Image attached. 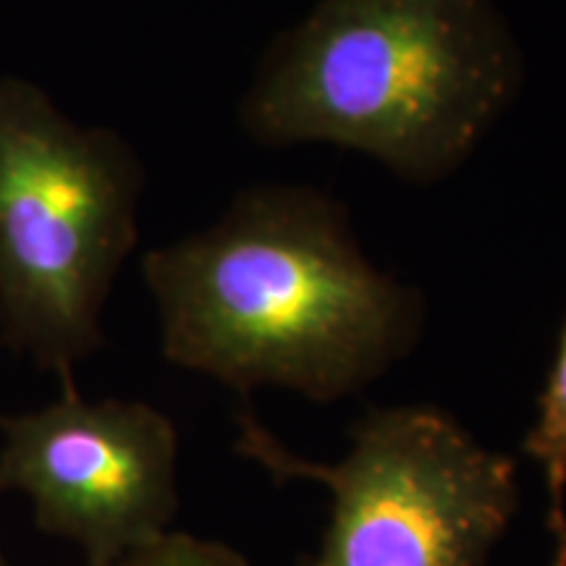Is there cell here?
I'll list each match as a JSON object with an SVG mask.
<instances>
[{
    "label": "cell",
    "mask_w": 566,
    "mask_h": 566,
    "mask_svg": "<svg viewBox=\"0 0 566 566\" xmlns=\"http://www.w3.org/2000/svg\"><path fill=\"white\" fill-rule=\"evenodd\" d=\"M168 363L239 394H359L420 342L428 304L367 258L349 210L304 184L244 189L218 223L150 250Z\"/></svg>",
    "instance_id": "6da1fadb"
},
{
    "label": "cell",
    "mask_w": 566,
    "mask_h": 566,
    "mask_svg": "<svg viewBox=\"0 0 566 566\" xmlns=\"http://www.w3.org/2000/svg\"><path fill=\"white\" fill-rule=\"evenodd\" d=\"M522 80L493 0H317L268 45L239 126L265 147L363 153L430 187L472 160Z\"/></svg>",
    "instance_id": "7a4b0ae2"
},
{
    "label": "cell",
    "mask_w": 566,
    "mask_h": 566,
    "mask_svg": "<svg viewBox=\"0 0 566 566\" xmlns=\"http://www.w3.org/2000/svg\"><path fill=\"white\" fill-rule=\"evenodd\" d=\"M145 171L122 134L80 126L0 76V344L74 386L105 344L103 307L137 247Z\"/></svg>",
    "instance_id": "3957f363"
},
{
    "label": "cell",
    "mask_w": 566,
    "mask_h": 566,
    "mask_svg": "<svg viewBox=\"0 0 566 566\" xmlns=\"http://www.w3.org/2000/svg\"><path fill=\"white\" fill-rule=\"evenodd\" d=\"M239 457L275 483L331 493V520L307 566H483L520 509L516 459L485 449L430 405L370 409L342 462L283 446L258 415H237Z\"/></svg>",
    "instance_id": "277c9868"
},
{
    "label": "cell",
    "mask_w": 566,
    "mask_h": 566,
    "mask_svg": "<svg viewBox=\"0 0 566 566\" xmlns=\"http://www.w3.org/2000/svg\"><path fill=\"white\" fill-rule=\"evenodd\" d=\"M0 493H24L40 533L87 566H116L174 533L179 433L160 409L63 386L53 405L0 415Z\"/></svg>",
    "instance_id": "5b68a950"
},
{
    "label": "cell",
    "mask_w": 566,
    "mask_h": 566,
    "mask_svg": "<svg viewBox=\"0 0 566 566\" xmlns=\"http://www.w3.org/2000/svg\"><path fill=\"white\" fill-rule=\"evenodd\" d=\"M525 457L541 467L548 491L551 533H566V321L546 386L537 396V417L522 441Z\"/></svg>",
    "instance_id": "8992f818"
},
{
    "label": "cell",
    "mask_w": 566,
    "mask_h": 566,
    "mask_svg": "<svg viewBox=\"0 0 566 566\" xmlns=\"http://www.w3.org/2000/svg\"><path fill=\"white\" fill-rule=\"evenodd\" d=\"M116 566H252L237 548L218 541H205L189 533L163 537L158 546L124 558Z\"/></svg>",
    "instance_id": "52a82bcc"
},
{
    "label": "cell",
    "mask_w": 566,
    "mask_h": 566,
    "mask_svg": "<svg viewBox=\"0 0 566 566\" xmlns=\"http://www.w3.org/2000/svg\"><path fill=\"white\" fill-rule=\"evenodd\" d=\"M551 566H566V533L556 535V551H554V562Z\"/></svg>",
    "instance_id": "ba28073f"
},
{
    "label": "cell",
    "mask_w": 566,
    "mask_h": 566,
    "mask_svg": "<svg viewBox=\"0 0 566 566\" xmlns=\"http://www.w3.org/2000/svg\"><path fill=\"white\" fill-rule=\"evenodd\" d=\"M0 566H11V562H9V556L3 554V548H0Z\"/></svg>",
    "instance_id": "9c48e42d"
}]
</instances>
